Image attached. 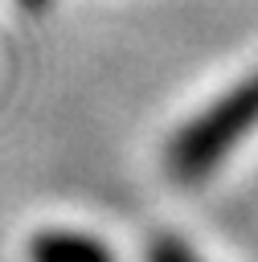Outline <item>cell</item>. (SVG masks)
<instances>
[{
    "instance_id": "cell-1",
    "label": "cell",
    "mask_w": 258,
    "mask_h": 262,
    "mask_svg": "<svg viewBox=\"0 0 258 262\" xmlns=\"http://www.w3.org/2000/svg\"><path fill=\"white\" fill-rule=\"evenodd\" d=\"M250 131H258V70H250L221 98L201 106L188 123H180L168 135L164 168L180 184H201L233 156V147Z\"/></svg>"
},
{
    "instance_id": "cell-4",
    "label": "cell",
    "mask_w": 258,
    "mask_h": 262,
    "mask_svg": "<svg viewBox=\"0 0 258 262\" xmlns=\"http://www.w3.org/2000/svg\"><path fill=\"white\" fill-rule=\"evenodd\" d=\"M16 4H20L25 12H41V8H49L53 0H16Z\"/></svg>"
},
{
    "instance_id": "cell-2",
    "label": "cell",
    "mask_w": 258,
    "mask_h": 262,
    "mask_svg": "<svg viewBox=\"0 0 258 262\" xmlns=\"http://www.w3.org/2000/svg\"><path fill=\"white\" fill-rule=\"evenodd\" d=\"M29 262H115V254L82 229H41L29 237Z\"/></svg>"
},
{
    "instance_id": "cell-3",
    "label": "cell",
    "mask_w": 258,
    "mask_h": 262,
    "mask_svg": "<svg viewBox=\"0 0 258 262\" xmlns=\"http://www.w3.org/2000/svg\"><path fill=\"white\" fill-rule=\"evenodd\" d=\"M143 262H201L197 254H192V246L188 242H180V237H156L152 246H147V254H143Z\"/></svg>"
}]
</instances>
